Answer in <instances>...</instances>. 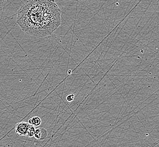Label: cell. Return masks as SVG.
I'll return each instance as SVG.
<instances>
[{"mask_svg":"<svg viewBox=\"0 0 159 147\" xmlns=\"http://www.w3.org/2000/svg\"><path fill=\"white\" fill-rule=\"evenodd\" d=\"M74 98H75V95L74 94H70L68 95L66 97V99L68 102H72L74 101Z\"/></svg>","mask_w":159,"mask_h":147,"instance_id":"6","label":"cell"},{"mask_svg":"<svg viewBox=\"0 0 159 147\" xmlns=\"http://www.w3.org/2000/svg\"><path fill=\"white\" fill-rule=\"evenodd\" d=\"M16 22L32 36H49L61 25V10L54 0H28L19 10Z\"/></svg>","mask_w":159,"mask_h":147,"instance_id":"1","label":"cell"},{"mask_svg":"<svg viewBox=\"0 0 159 147\" xmlns=\"http://www.w3.org/2000/svg\"><path fill=\"white\" fill-rule=\"evenodd\" d=\"M34 137L37 140H43L48 137V131L44 128H38L35 130Z\"/></svg>","mask_w":159,"mask_h":147,"instance_id":"3","label":"cell"},{"mask_svg":"<svg viewBox=\"0 0 159 147\" xmlns=\"http://www.w3.org/2000/svg\"><path fill=\"white\" fill-rule=\"evenodd\" d=\"M35 128L34 126H32L30 125L29 129H28V131L27 136L28 137H33L34 136V132H35Z\"/></svg>","mask_w":159,"mask_h":147,"instance_id":"5","label":"cell"},{"mask_svg":"<svg viewBox=\"0 0 159 147\" xmlns=\"http://www.w3.org/2000/svg\"><path fill=\"white\" fill-rule=\"evenodd\" d=\"M28 123L32 126H39L41 124V120L39 116H33L28 120Z\"/></svg>","mask_w":159,"mask_h":147,"instance_id":"4","label":"cell"},{"mask_svg":"<svg viewBox=\"0 0 159 147\" xmlns=\"http://www.w3.org/2000/svg\"><path fill=\"white\" fill-rule=\"evenodd\" d=\"M30 126V124L28 122H21L16 124L15 130L16 132L19 135L27 136L28 131Z\"/></svg>","mask_w":159,"mask_h":147,"instance_id":"2","label":"cell"}]
</instances>
